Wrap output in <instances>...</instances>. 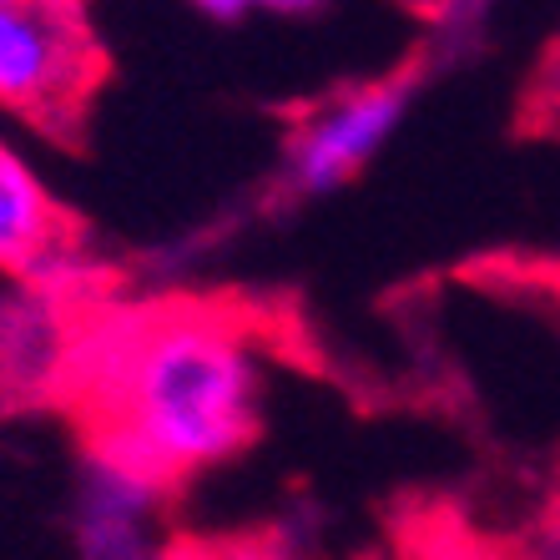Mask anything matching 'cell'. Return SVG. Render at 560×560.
<instances>
[{
    "label": "cell",
    "mask_w": 560,
    "mask_h": 560,
    "mask_svg": "<svg viewBox=\"0 0 560 560\" xmlns=\"http://www.w3.org/2000/svg\"><path fill=\"white\" fill-rule=\"evenodd\" d=\"M409 112L405 81H364L313 106L283 142V183L299 197H324L374 162Z\"/></svg>",
    "instance_id": "3"
},
{
    "label": "cell",
    "mask_w": 560,
    "mask_h": 560,
    "mask_svg": "<svg viewBox=\"0 0 560 560\" xmlns=\"http://www.w3.org/2000/svg\"><path fill=\"white\" fill-rule=\"evenodd\" d=\"M66 384L92 409V450L183 480L253 440L258 359L237 328L202 313L112 324L71 343Z\"/></svg>",
    "instance_id": "1"
},
{
    "label": "cell",
    "mask_w": 560,
    "mask_h": 560,
    "mask_svg": "<svg viewBox=\"0 0 560 560\" xmlns=\"http://www.w3.org/2000/svg\"><path fill=\"white\" fill-rule=\"evenodd\" d=\"M212 21H248V15H308L324 0H192Z\"/></svg>",
    "instance_id": "8"
},
{
    "label": "cell",
    "mask_w": 560,
    "mask_h": 560,
    "mask_svg": "<svg viewBox=\"0 0 560 560\" xmlns=\"http://www.w3.org/2000/svg\"><path fill=\"white\" fill-rule=\"evenodd\" d=\"M405 5H409L415 15H430V21H434V15H455L465 0H405Z\"/></svg>",
    "instance_id": "9"
},
{
    "label": "cell",
    "mask_w": 560,
    "mask_h": 560,
    "mask_svg": "<svg viewBox=\"0 0 560 560\" xmlns=\"http://www.w3.org/2000/svg\"><path fill=\"white\" fill-rule=\"evenodd\" d=\"M66 237H71V222L61 218L36 167L11 142H0V273L26 283Z\"/></svg>",
    "instance_id": "5"
},
{
    "label": "cell",
    "mask_w": 560,
    "mask_h": 560,
    "mask_svg": "<svg viewBox=\"0 0 560 560\" xmlns=\"http://www.w3.org/2000/svg\"><path fill=\"white\" fill-rule=\"evenodd\" d=\"M71 334L61 324V303L31 288V299L0 313V378L5 389H56L71 369Z\"/></svg>",
    "instance_id": "6"
},
{
    "label": "cell",
    "mask_w": 560,
    "mask_h": 560,
    "mask_svg": "<svg viewBox=\"0 0 560 560\" xmlns=\"http://www.w3.org/2000/svg\"><path fill=\"white\" fill-rule=\"evenodd\" d=\"M510 288L521 293L525 303L550 318V328L560 334V258H525L510 268Z\"/></svg>",
    "instance_id": "7"
},
{
    "label": "cell",
    "mask_w": 560,
    "mask_h": 560,
    "mask_svg": "<svg viewBox=\"0 0 560 560\" xmlns=\"http://www.w3.org/2000/svg\"><path fill=\"white\" fill-rule=\"evenodd\" d=\"M167 480L121 455L92 450L77 495V546L102 560H137L156 550V510Z\"/></svg>",
    "instance_id": "4"
},
{
    "label": "cell",
    "mask_w": 560,
    "mask_h": 560,
    "mask_svg": "<svg viewBox=\"0 0 560 560\" xmlns=\"http://www.w3.org/2000/svg\"><path fill=\"white\" fill-rule=\"evenodd\" d=\"M102 81V46L81 0H0V106L71 127Z\"/></svg>",
    "instance_id": "2"
}]
</instances>
